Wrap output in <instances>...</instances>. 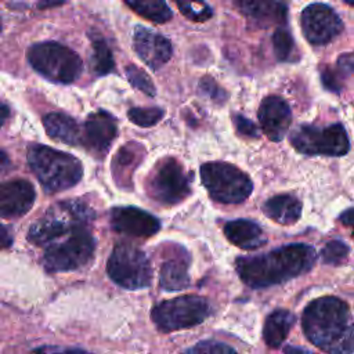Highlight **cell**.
I'll list each match as a JSON object with an SVG mask.
<instances>
[{
	"label": "cell",
	"mask_w": 354,
	"mask_h": 354,
	"mask_svg": "<svg viewBox=\"0 0 354 354\" xmlns=\"http://www.w3.org/2000/svg\"><path fill=\"white\" fill-rule=\"evenodd\" d=\"M306 337L329 354L353 353V318L350 307L339 297L325 296L307 304L301 315Z\"/></svg>",
	"instance_id": "cell-1"
},
{
	"label": "cell",
	"mask_w": 354,
	"mask_h": 354,
	"mask_svg": "<svg viewBox=\"0 0 354 354\" xmlns=\"http://www.w3.org/2000/svg\"><path fill=\"white\" fill-rule=\"evenodd\" d=\"M315 250L306 243H292L266 254L239 257L235 268L239 278L250 288H268L286 282L311 270Z\"/></svg>",
	"instance_id": "cell-2"
},
{
	"label": "cell",
	"mask_w": 354,
	"mask_h": 354,
	"mask_svg": "<svg viewBox=\"0 0 354 354\" xmlns=\"http://www.w3.org/2000/svg\"><path fill=\"white\" fill-rule=\"evenodd\" d=\"M28 163L47 192L68 189L83 176L77 158L46 145H32L28 149Z\"/></svg>",
	"instance_id": "cell-3"
},
{
	"label": "cell",
	"mask_w": 354,
	"mask_h": 354,
	"mask_svg": "<svg viewBox=\"0 0 354 354\" xmlns=\"http://www.w3.org/2000/svg\"><path fill=\"white\" fill-rule=\"evenodd\" d=\"M93 218V209L82 201L58 202L32 224L28 238L35 245L47 246L76 230L88 228Z\"/></svg>",
	"instance_id": "cell-4"
},
{
	"label": "cell",
	"mask_w": 354,
	"mask_h": 354,
	"mask_svg": "<svg viewBox=\"0 0 354 354\" xmlns=\"http://www.w3.org/2000/svg\"><path fill=\"white\" fill-rule=\"evenodd\" d=\"M28 61L35 71L57 83H72L83 71L82 58L69 47L55 41L30 46Z\"/></svg>",
	"instance_id": "cell-5"
},
{
	"label": "cell",
	"mask_w": 354,
	"mask_h": 354,
	"mask_svg": "<svg viewBox=\"0 0 354 354\" xmlns=\"http://www.w3.org/2000/svg\"><path fill=\"white\" fill-rule=\"evenodd\" d=\"M201 178L209 195L221 203H241L253 189L249 176L225 162L203 163L201 166Z\"/></svg>",
	"instance_id": "cell-6"
},
{
	"label": "cell",
	"mask_w": 354,
	"mask_h": 354,
	"mask_svg": "<svg viewBox=\"0 0 354 354\" xmlns=\"http://www.w3.org/2000/svg\"><path fill=\"white\" fill-rule=\"evenodd\" d=\"M95 241L88 228H80L46 246L43 264L48 272L73 271L87 266L94 256Z\"/></svg>",
	"instance_id": "cell-7"
},
{
	"label": "cell",
	"mask_w": 354,
	"mask_h": 354,
	"mask_svg": "<svg viewBox=\"0 0 354 354\" xmlns=\"http://www.w3.org/2000/svg\"><path fill=\"white\" fill-rule=\"evenodd\" d=\"M209 315V301L205 297L195 295H187L160 301L151 311L152 322L158 330L165 333L199 325Z\"/></svg>",
	"instance_id": "cell-8"
},
{
	"label": "cell",
	"mask_w": 354,
	"mask_h": 354,
	"mask_svg": "<svg viewBox=\"0 0 354 354\" xmlns=\"http://www.w3.org/2000/svg\"><path fill=\"white\" fill-rule=\"evenodd\" d=\"M145 187L153 201L171 206L189 195L191 174L188 176L177 159L165 158L149 171Z\"/></svg>",
	"instance_id": "cell-9"
},
{
	"label": "cell",
	"mask_w": 354,
	"mask_h": 354,
	"mask_svg": "<svg viewBox=\"0 0 354 354\" xmlns=\"http://www.w3.org/2000/svg\"><path fill=\"white\" fill-rule=\"evenodd\" d=\"M109 278L124 289L149 286L152 268L145 253L129 243H118L106 261Z\"/></svg>",
	"instance_id": "cell-10"
},
{
	"label": "cell",
	"mask_w": 354,
	"mask_h": 354,
	"mask_svg": "<svg viewBox=\"0 0 354 354\" xmlns=\"http://www.w3.org/2000/svg\"><path fill=\"white\" fill-rule=\"evenodd\" d=\"M292 145L301 153L342 156L350 149L346 129L340 124L325 127L300 126L290 134Z\"/></svg>",
	"instance_id": "cell-11"
},
{
	"label": "cell",
	"mask_w": 354,
	"mask_h": 354,
	"mask_svg": "<svg viewBox=\"0 0 354 354\" xmlns=\"http://www.w3.org/2000/svg\"><path fill=\"white\" fill-rule=\"evenodd\" d=\"M300 25L306 39L313 44H326L343 29L340 17L326 4L307 6L300 15Z\"/></svg>",
	"instance_id": "cell-12"
},
{
	"label": "cell",
	"mask_w": 354,
	"mask_h": 354,
	"mask_svg": "<svg viewBox=\"0 0 354 354\" xmlns=\"http://www.w3.org/2000/svg\"><path fill=\"white\" fill-rule=\"evenodd\" d=\"M118 136V126L115 118L106 111H97L91 113L84 122L83 133H80V142L95 156H105L112 141Z\"/></svg>",
	"instance_id": "cell-13"
},
{
	"label": "cell",
	"mask_w": 354,
	"mask_h": 354,
	"mask_svg": "<svg viewBox=\"0 0 354 354\" xmlns=\"http://www.w3.org/2000/svg\"><path fill=\"white\" fill-rule=\"evenodd\" d=\"M111 228L129 236L147 238L159 231L160 223L145 210L134 206H119L111 210Z\"/></svg>",
	"instance_id": "cell-14"
},
{
	"label": "cell",
	"mask_w": 354,
	"mask_h": 354,
	"mask_svg": "<svg viewBox=\"0 0 354 354\" xmlns=\"http://www.w3.org/2000/svg\"><path fill=\"white\" fill-rule=\"evenodd\" d=\"M133 47L140 59L153 71L160 69L173 53L169 39L140 25L134 28Z\"/></svg>",
	"instance_id": "cell-15"
},
{
	"label": "cell",
	"mask_w": 354,
	"mask_h": 354,
	"mask_svg": "<svg viewBox=\"0 0 354 354\" xmlns=\"http://www.w3.org/2000/svg\"><path fill=\"white\" fill-rule=\"evenodd\" d=\"M260 126L271 141H281L292 123V111L288 102L278 95L266 97L257 112Z\"/></svg>",
	"instance_id": "cell-16"
},
{
	"label": "cell",
	"mask_w": 354,
	"mask_h": 354,
	"mask_svg": "<svg viewBox=\"0 0 354 354\" xmlns=\"http://www.w3.org/2000/svg\"><path fill=\"white\" fill-rule=\"evenodd\" d=\"M35 188L25 180H12L0 185V217H19L35 202Z\"/></svg>",
	"instance_id": "cell-17"
},
{
	"label": "cell",
	"mask_w": 354,
	"mask_h": 354,
	"mask_svg": "<svg viewBox=\"0 0 354 354\" xmlns=\"http://www.w3.org/2000/svg\"><path fill=\"white\" fill-rule=\"evenodd\" d=\"M145 156V149L140 142H127L113 156L112 176L120 188L131 187V177Z\"/></svg>",
	"instance_id": "cell-18"
},
{
	"label": "cell",
	"mask_w": 354,
	"mask_h": 354,
	"mask_svg": "<svg viewBox=\"0 0 354 354\" xmlns=\"http://www.w3.org/2000/svg\"><path fill=\"white\" fill-rule=\"evenodd\" d=\"M224 234L231 243L243 250H254L263 246L267 241L260 225L245 218L228 221L224 225Z\"/></svg>",
	"instance_id": "cell-19"
},
{
	"label": "cell",
	"mask_w": 354,
	"mask_h": 354,
	"mask_svg": "<svg viewBox=\"0 0 354 354\" xmlns=\"http://www.w3.org/2000/svg\"><path fill=\"white\" fill-rule=\"evenodd\" d=\"M188 267H189L188 253L181 248L180 253L163 261L159 272L160 288L169 292L185 289L189 285Z\"/></svg>",
	"instance_id": "cell-20"
},
{
	"label": "cell",
	"mask_w": 354,
	"mask_h": 354,
	"mask_svg": "<svg viewBox=\"0 0 354 354\" xmlns=\"http://www.w3.org/2000/svg\"><path fill=\"white\" fill-rule=\"evenodd\" d=\"M239 10L254 22L270 26L274 24H285L286 6L277 1H236Z\"/></svg>",
	"instance_id": "cell-21"
},
{
	"label": "cell",
	"mask_w": 354,
	"mask_h": 354,
	"mask_svg": "<svg viewBox=\"0 0 354 354\" xmlns=\"http://www.w3.org/2000/svg\"><path fill=\"white\" fill-rule=\"evenodd\" d=\"M263 212L279 224H293L301 216V202L292 195L281 194L270 198L263 205Z\"/></svg>",
	"instance_id": "cell-22"
},
{
	"label": "cell",
	"mask_w": 354,
	"mask_h": 354,
	"mask_svg": "<svg viewBox=\"0 0 354 354\" xmlns=\"http://www.w3.org/2000/svg\"><path fill=\"white\" fill-rule=\"evenodd\" d=\"M295 324V315L283 308L274 310L264 321L263 339L271 348L282 346Z\"/></svg>",
	"instance_id": "cell-23"
},
{
	"label": "cell",
	"mask_w": 354,
	"mask_h": 354,
	"mask_svg": "<svg viewBox=\"0 0 354 354\" xmlns=\"http://www.w3.org/2000/svg\"><path fill=\"white\" fill-rule=\"evenodd\" d=\"M43 124L47 134L69 145H77L80 142V130L76 120L65 113L53 112L43 118Z\"/></svg>",
	"instance_id": "cell-24"
},
{
	"label": "cell",
	"mask_w": 354,
	"mask_h": 354,
	"mask_svg": "<svg viewBox=\"0 0 354 354\" xmlns=\"http://www.w3.org/2000/svg\"><path fill=\"white\" fill-rule=\"evenodd\" d=\"M90 40L93 44V55H91V68L95 75H106L113 71L115 62L112 51L102 37L101 33H90Z\"/></svg>",
	"instance_id": "cell-25"
},
{
	"label": "cell",
	"mask_w": 354,
	"mask_h": 354,
	"mask_svg": "<svg viewBox=\"0 0 354 354\" xmlns=\"http://www.w3.org/2000/svg\"><path fill=\"white\" fill-rule=\"evenodd\" d=\"M137 14L156 24H163L169 21L173 15L170 7L162 0H144V1H124Z\"/></svg>",
	"instance_id": "cell-26"
},
{
	"label": "cell",
	"mask_w": 354,
	"mask_h": 354,
	"mask_svg": "<svg viewBox=\"0 0 354 354\" xmlns=\"http://www.w3.org/2000/svg\"><path fill=\"white\" fill-rule=\"evenodd\" d=\"M165 112L162 108L151 106V108H130L127 111V118L137 126L141 127H151L156 124L162 118Z\"/></svg>",
	"instance_id": "cell-27"
},
{
	"label": "cell",
	"mask_w": 354,
	"mask_h": 354,
	"mask_svg": "<svg viewBox=\"0 0 354 354\" xmlns=\"http://www.w3.org/2000/svg\"><path fill=\"white\" fill-rule=\"evenodd\" d=\"M272 46L275 57L279 61H289L292 58L293 50H295V41L289 30L286 29H278L272 35Z\"/></svg>",
	"instance_id": "cell-28"
},
{
	"label": "cell",
	"mask_w": 354,
	"mask_h": 354,
	"mask_svg": "<svg viewBox=\"0 0 354 354\" xmlns=\"http://www.w3.org/2000/svg\"><path fill=\"white\" fill-rule=\"evenodd\" d=\"M177 7L184 17L195 22H203L213 15L212 7L203 1H178Z\"/></svg>",
	"instance_id": "cell-29"
},
{
	"label": "cell",
	"mask_w": 354,
	"mask_h": 354,
	"mask_svg": "<svg viewBox=\"0 0 354 354\" xmlns=\"http://www.w3.org/2000/svg\"><path fill=\"white\" fill-rule=\"evenodd\" d=\"M348 253H350V249L344 242L330 241L321 250V259L326 264L339 266V264L347 261Z\"/></svg>",
	"instance_id": "cell-30"
},
{
	"label": "cell",
	"mask_w": 354,
	"mask_h": 354,
	"mask_svg": "<svg viewBox=\"0 0 354 354\" xmlns=\"http://www.w3.org/2000/svg\"><path fill=\"white\" fill-rule=\"evenodd\" d=\"M126 76H127V80L129 83L138 88L140 91L145 93L149 97H153L156 94V90H155V86L152 83V80L149 79V76L141 71L138 66L136 65H127L126 66Z\"/></svg>",
	"instance_id": "cell-31"
},
{
	"label": "cell",
	"mask_w": 354,
	"mask_h": 354,
	"mask_svg": "<svg viewBox=\"0 0 354 354\" xmlns=\"http://www.w3.org/2000/svg\"><path fill=\"white\" fill-rule=\"evenodd\" d=\"M183 354H239L236 353L231 346L216 342V340H202L188 350H185Z\"/></svg>",
	"instance_id": "cell-32"
},
{
	"label": "cell",
	"mask_w": 354,
	"mask_h": 354,
	"mask_svg": "<svg viewBox=\"0 0 354 354\" xmlns=\"http://www.w3.org/2000/svg\"><path fill=\"white\" fill-rule=\"evenodd\" d=\"M29 354H90V353L80 347L44 344V346H39V347L33 348Z\"/></svg>",
	"instance_id": "cell-33"
},
{
	"label": "cell",
	"mask_w": 354,
	"mask_h": 354,
	"mask_svg": "<svg viewBox=\"0 0 354 354\" xmlns=\"http://www.w3.org/2000/svg\"><path fill=\"white\" fill-rule=\"evenodd\" d=\"M234 124H235L238 133H241L246 137L257 138L260 136L257 126L252 120H249L248 118H245L242 115H234Z\"/></svg>",
	"instance_id": "cell-34"
},
{
	"label": "cell",
	"mask_w": 354,
	"mask_h": 354,
	"mask_svg": "<svg viewBox=\"0 0 354 354\" xmlns=\"http://www.w3.org/2000/svg\"><path fill=\"white\" fill-rule=\"evenodd\" d=\"M321 79H322V84L330 90V91H335V93H339L340 88H342V82H340V77L336 75L335 71H332L330 68L328 66H324L322 71H321Z\"/></svg>",
	"instance_id": "cell-35"
},
{
	"label": "cell",
	"mask_w": 354,
	"mask_h": 354,
	"mask_svg": "<svg viewBox=\"0 0 354 354\" xmlns=\"http://www.w3.org/2000/svg\"><path fill=\"white\" fill-rule=\"evenodd\" d=\"M201 90L205 93V94H207L209 97H212V98H216V100H224L225 98V94L223 93V90L216 84V82L212 79V77H209V76H206V77H203L202 80H201Z\"/></svg>",
	"instance_id": "cell-36"
},
{
	"label": "cell",
	"mask_w": 354,
	"mask_h": 354,
	"mask_svg": "<svg viewBox=\"0 0 354 354\" xmlns=\"http://www.w3.org/2000/svg\"><path fill=\"white\" fill-rule=\"evenodd\" d=\"M337 69L340 72V75L348 76L353 72V55L350 53L347 54H342L337 59Z\"/></svg>",
	"instance_id": "cell-37"
},
{
	"label": "cell",
	"mask_w": 354,
	"mask_h": 354,
	"mask_svg": "<svg viewBox=\"0 0 354 354\" xmlns=\"http://www.w3.org/2000/svg\"><path fill=\"white\" fill-rule=\"evenodd\" d=\"M12 242V238H11V234L8 232V230L0 224V250L1 249H6L11 245Z\"/></svg>",
	"instance_id": "cell-38"
},
{
	"label": "cell",
	"mask_w": 354,
	"mask_h": 354,
	"mask_svg": "<svg viewBox=\"0 0 354 354\" xmlns=\"http://www.w3.org/2000/svg\"><path fill=\"white\" fill-rule=\"evenodd\" d=\"M283 354H315L308 350H304L303 347H296V346H286L283 348Z\"/></svg>",
	"instance_id": "cell-39"
},
{
	"label": "cell",
	"mask_w": 354,
	"mask_h": 354,
	"mask_svg": "<svg viewBox=\"0 0 354 354\" xmlns=\"http://www.w3.org/2000/svg\"><path fill=\"white\" fill-rule=\"evenodd\" d=\"M8 166H10V159L7 153L0 151V174H3L8 169Z\"/></svg>",
	"instance_id": "cell-40"
},
{
	"label": "cell",
	"mask_w": 354,
	"mask_h": 354,
	"mask_svg": "<svg viewBox=\"0 0 354 354\" xmlns=\"http://www.w3.org/2000/svg\"><path fill=\"white\" fill-rule=\"evenodd\" d=\"M340 220H342V223H344L346 225H351V223H353V209H347L346 213H343V214L340 216Z\"/></svg>",
	"instance_id": "cell-41"
},
{
	"label": "cell",
	"mask_w": 354,
	"mask_h": 354,
	"mask_svg": "<svg viewBox=\"0 0 354 354\" xmlns=\"http://www.w3.org/2000/svg\"><path fill=\"white\" fill-rule=\"evenodd\" d=\"M8 113H10L8 108H7L4 104L0 102V126L6 122V119L8 118Z\"/></svg>",
	"instance_id": "cell-42"
},
{
	"label": "cell",
	"mask_w": 354,
	"mask_h": 354,
	"mask_svg": "<svg viewBox=\"0 0 354 354\" xmlns=\"http://www.w3.org/2000/svg\"><path fill=\"white\" fill-rule=\"evenodd\" d=\"M0 30H1V19H0Z\"/></svg>",
	"instance_id": "cell-43"
}]
</instances>
